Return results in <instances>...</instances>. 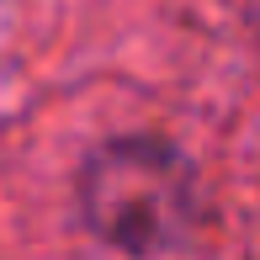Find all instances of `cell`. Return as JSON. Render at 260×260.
Returning <instances> with one entry per match:
<instances>
[{
	"mask_svg": "<svg viewBox=\"0 0 260 260\" xmlns=\"http://www.w3.org/2000/svg\"><path fill=\"white\" fill-rule=\"evenodd\" d=\"M85 223L117 250H165L191 218V170L154 138L106 144L80 175Z\"/></svg>",
	"mask_w": 260,
	"mask_h": 260,
	"instance_id": "1",
	"label": "cell"
}]
</instances>
